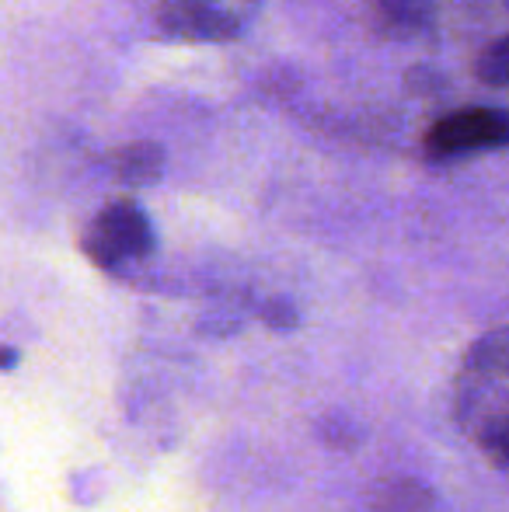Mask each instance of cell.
Segmentation results:
<instances>
[{"label":"cell","mask_w":509,"mask_h":512,"mask_svg":"<svg viewBox=\"0 0 509 512\" xmlns=\"http://www.w3.org/2000/svg\"><path fill=\"white\" fill-rule=\"evenodd\" d=\"M262 0H161L154 28L171 42H234L252 28Z\"/></svg>","instance_id":"obj_2"},{"label":"cell","mask_w":509,"mask_h":512,"mask_svg":"<svg viewBox=\"0 0 509 512\" xmlns=\"http://www.w3.org/2000/svg\"><path fill=\"white\" fill-rule=\"evenodd\" d=\"M457 418L485 457L509 471V324L471 345L457 377Z\"/></svg>","instance_id":"obj_1"},{"label":"cell","mask_w":509,"mask_h":512,"mask_svg":"<svg viewBox=\"0 0 509 512\" xmlns=\"http://www.w3.org/2000/svg\"><path fill=\"white\" fill-rule=\"evenodd\" d=\"M370 512H436L433 495L419 485V481H381L370 492Z\"/></svg>","instance_id":"obj_7"},{"label":"cell","mask_w":509,"mask_h":512,"mask_svg":"<svg viewBox=\"0 0 509 512\" xmlns=\"http://www.w3.org/2000/svg\"><path fill=\"white\" fill-rule=\"evenodd\" d=\"M112 171L123 185L143 189V185H154L164 171V147L154 140H133L126 147H119L112 154Z\"/></svg>","instance_id":"obj_6"},{"label":"cell","mask_w":509,"mask_h":512,"mask_svg":"<svg viewBox=\"0 0 509 512\" xmlns=\"http://www.w3.org/2000/svg\"><path fill=\"white\" fill-rule=\"evenodd\" d=\"M370 14L384 39H419L436 25V0H370Z\"/></svg>","instance_id":"obj_5"},{"label":"cell","mask_w":509,"mask_h":512,"mask_svg":"<svg viewBox=\"0 0 509 512\" xmlns=\"http://www.w3.org/2000/svg\"><path fill=\"white\" fill-rule=\"evenodd\" d=\"M475 74L485 88H509V32L492 39L489 46L478 53Z\"/></svg>","instance_id":"obj_8"},{"label":"cell","mask_w":509,"mask_h":512,"mask_svg":"<svg viewBox=\"0 0 509 512\" xmlns=\"http://www.w3.org/2000/svg\"><path fill=\"white\" fill-rule=\"evenodd\" d=\"M429 161L454 164L471 154L509 150V112L506 108H457L436 119L422 140Z\"/></svg>","instance_id":"obj_4"},{"label":"cell","mask_w":509,"mask_h":512,"mask_svg":"<svg viewBox=\"0 0 509 512\" xmlns=\"http://www.w3.org/2000/svg\"><path fill=\"white\" fill-rule=\"evenodd\" d=\"M154 227L147 213L133 199H116L102 206L81 237V248L98 269H123L129 262H143L154 251Z\"/></svg>","instance_id":"obj_3"}]
</instances>
